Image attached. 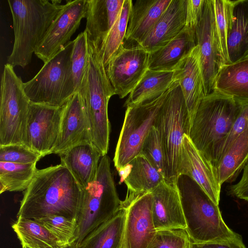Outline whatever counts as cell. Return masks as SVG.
Masks as SVG:
<instances>
[{"mask_svg": "<svg viewBox=\"0 0 248 248\" xmlns=\"http://www.w3.org/2000/svg\"><path fill=\"white\" fill-rule=\"evenodd\" d=\"M82 189L61 163L37 169L24 191L17 219L59 215L77 219Z\"/></svg>", "mask_w": 248, "mask_h": 248, "instance_id": "1", "label": "cell"}, {"mask_svg": "<svg viewBox=\"0 0 248 248\" xmlns=\"http://www.w3.org/2000/svg\"><path fill=\"white\" fill-rule=\"evenodd\" d=\"M77 92L90 124L92 143L102 156L105 155L108 150L110 133L108 104L110 98L115 94L107 74L100 48L88 43L86 64Z\"/></svg>", "mask_w": 248, "mask_h": 248, "instance_id": "2", "label": "cell"}, {"mask_svg": "<svg viewBox=\"0 0 248 248\" xmlns=\"http://www.w3.org/2000/svg\"><path fill=\"white\" fill-rule=\"evenodd\" d=\"M61 1L8 0L13 18L14 43L7 63L26 67L32 54L62 9Z\"/></svg>", "mask_w": 248, "mask_h": 248, "instance_id": "3", "label": "cell"}, {"mask_svg": "<svg viewBox=\"0 0 248 248\" xmlns=\"http://www.w3.org/2000/svg\"><path fill=\"white\" fill-rule=\"evenodd\" d=\"M239 110L237 101L214 91L202 99L191 121L189 138L214 167Z\"/></svg>", "mask_w": 248, "mask_h": 248, "instance_id": "4", "label": "cell"}, {"mask_svg": "<svg viewBox=\"0 0 248 248\" xmlns=\"http://www.w3.org/2000/svg\"><path fill=\"white\" fill-rule=\"evenodd\" d=\"M177 185L186 224V230L191 242L224 241L240 235L227 226L218 205L193 180L181 175Z\"/></svg>", "mask_w": 248, "mask_h": 248, "instance_id": "5", "label": "cell"}, {"mask_svg": "<svg viewBox=\"0 0 248 248\" xmlns=\"http://www.w3.org/2000/svg\"><path fill=\"white\" fill-rule=\"evenodd\" d=\"M119 198L107 155L102 156L94 181L82 189L77 218L76 243L80 245L91 232L113 217L120 208Z\"/></svg>", "mask_w": 248, "mask_h": 248, "instance_id": "6", "label": "cell"}, {"mask_svg": "<svg viewBox=\"0 0 248 248\" xmlns=\"http://www.w3.org/2000/svg\"><path fill=\"white\" fill-rule=\"evenodd\" d=\"M165 159V180L177 183L184 136H189L191 119L179 82L174 80L155 120Z\"/></svg>", "mask_w": 248, "mask_h": 248, "instance_id": "7", "label": "cell"}, {"mask_svg": "<svg viewBox=\"0 0 248 248\" xmlns=\"http://www.w3.org/2000/svg\"><path fill=\"white\" fill-rule=\"evenodd\" d=\"M74 43L70 41L44 63L32 79L23 83L31 103L61 107L76 92L71 62Z\"/></svg>", "mask_w": 248, "mask_h": 248, "instance_id": "8", "label": "cell"}, {"mask_svg": "<svg viewBox=\"0 0 248 248\" xmlns=\"http://www.w3.org/2000/svg\"><path fill=\"white\" fill-rule=\"evenodd\" d=\"M23 83L14 67L6 63L0 83V145H25L31 101Z\"/></svg>", "mask_w": 248, "mask_h": 248, "instance_id": "9", "label": "cell"}, {"mask_svg": "<svg viewBox=\"0 0 248 248\" xmlns=\"http://www.w3.org/2000/svg\"><path fill=\"white\" fill-rule=\"evenodd\" d=\"M168 92L169 89L155 99L126 107L113 158L118 171L141 152L144 141L154 125Z\"/></svg>", "mask_w": 248, "mask_h": 248, "instance_id": "10", "label": "cell"}, {"mask_svg": "<svg viewBox=\"0 0 248 248\" xmlns=\"http://www.w3.org/2000/svg\"><path fill=\"white\" fill-rule=\"evenodd\" d=\"M195 32L204 91L207 95L214 91L216 77L225 64L216 28L212 0H205L202 16Z\"/></svg>", "mask_w": 248, "mask_h": 248, "instance_id": "11", "label": "cell"}, {"mask_svg": "<svg viewBox=\"0 0 248 248\" xmlns=\"http://www.w3.org/2000/svg\"><path fill=\"white\" fill-rule=\"evenodd\" d=\"M152 192L136 193L127 190L123 248H147L156 230L152 216Z\"/></svg>", "mask_w": 248, "mask_h": 248, "instance_id": "12", "label": "cell"}, {"mask_svg": "<svg viewBox=\"0 0 248 248\" xmlns=\"http://www.w3.org/2000/svg\"><path fill=\"white\" fill-rule=\"evenodd\" d=\"M149 53L139 45H122L106 67L115 95L123 99L131 92L148 69Z\"/></svg>", "mask_w": 248, "mask_h": 248, "instance_id": "13", "label": "cell"}, {"mask_svg": "<svg viewBox=\"0 0 248 248\" xmlns=\"http://www.w3.org/2000/svg\"><path fill=\"white\" fill-rule=\"evenodd\" d=\"M62 106L56 107L31 102L25 145L43 157L52 154L56 145Z\"/></svg>", "mask_w": 248, "mask_h": 248, "instance_id": "14", "label": "cell"}, {"mask_svg": "<svg viewBox=\"0 0 248 248\" xmlns=\"http://www.w3.org/2000/svg\"><path fill=\"white\" fill-rule=\"evenodd\" d=\"M87 0H69L53 21L34 54L44 63L62 49L85 18Z\"/></svg>", "mask_w": 248, "mask_h": 248, "instance_id": "15", "label": "cell"}, {"mask_svg": "<svg viewBox=\"0 0 248 248\" xmlns=\"http://www.w3.org/2000/svg\"><path fill=\"white\" fill-rule=\"evenodd\" d=\"M179 177L186 175L218 205L221 185L215 168L199 152L188 135L184 136L179 163Z\"/></svg>", "mask_w": 248, "mask_h": 248, "instance_id": "16", "label": "cell"}, {"mask_svg": "<svg viewBox=\"0 0 248 248\" xmlns=\"http://www.w3.org/2000/svg\"><path fill=\"white\" fill-rule=\"evenodd\" d=\"M86 143H92L91 130L80 95L77 92L62 106L60 132L52 153L59 155L73 147Z\"/></svg>", "mask_w": 248, "mask_h": 248, "instance_id": "17", "label": "cell"}, {"mask_svg": "<svg viewBox=\"0 0 248 248\" xmlns=\"http://www.w3.org/2000/svg\"><path fill=\"white\" fill-rule=\"evenodd\" d=\"M151 192L152 216L156 230L186 229L177 183L164 180Z\"/></svg>", "mask_w": 248, "mask_h": 248, "instance_id": "18", "label": "cell"}, {"mask_svg": "<svg viewBox=\"0 0 248 248\" xmlns=\"http://www.w3.org/2000/svg\"><path fill=\"white\" fill-rule=\"evenodd\" d=\"M186 0H172L146 37L138 45L149 53L165 46L185 28Z\"/></svg>", "mask_w": 248, "mask_h": 248, "instance_id": "19", "label": "cell"}, {"mask_svg": "<svg viewBox=\"0 0 248 248\" xmlns=\"http://www.w3.org/2000/svg\"><path fill=\"white\" fill-rule=\"evenodd\" d=\"M173 80L179 83L191 124L200 102L206 96L197 45L175 68Z\"/></svg>", "mask_w": 248, "mask_h": 248, "instance_id": "20", "label": "cell"}, {"mask_svg": "<svg viewBox=\"0 0 248 248\" xmlns=\"http://www.w3.org/2000/svg\"><path fill=\"white\" fill-rule=\"evenodd\" d=\"M124 0H87L84 30L88 43L100 46L118 18Z\"/></svg>", "mask_w": 248, "mask_h": 248, "instance_id": "21", "label": "cell"}, {"mask_svg": "<svg viewBox=\"0 0 248 248\" xmlns=\"http://www.w3.org/2000/svg\"><path fill=\"white\" fill-rule=\"evenodd\" d=\"M59 155L81 189L94 181L102 156L92 143L75 146Z\"/></svg>", "mask_w": 248, "mask_h": 248, "instance_id": "22", "label": "cell"}, {"mask_svg": "<svg viewBox=\"0 0 248 248\" xmlns=\"http://www.w3.org/2000/svg\"><path fill=\"white\" fill-rule=\"evenodd\" d=\"M172 0H138L133 4L125 41L139 45L148 35Z\"/></svg>", "mask_w": 248, "mask_h": 248, "instance_id": "23", "label": "cell"}, {"mask_svg": "<svg viewBox=\"0 0 248 248\" xmlns=\"http://www.w3.org/2000/svg\"><path fill=\"white\" fill-rule=\"evenodd\" d=\"M197 46L195 31L185 28L165 46L149 53L148 69L174 71Z\"/></svg>", "mask_w": 248, "mask_h": 248, "instance_id": "24", "label": "cell"}, {"mask_svg": "<svg viewBox=\"0 0 248 248\" xmlns=\"http://www.w3.org/2000/svg\"><path fill=\"white\" fill-rule=\"evenodd\" d=\"M118 172L127 190L136 193L151 192L165 180L164 175L141 153Z\"/></svg>", "mask_w": 248, "mask_h": 248, "instance_id": "25", "label": "cell"}, {"mask_svg": "<svg viewBox=\"0 0 248 248\" xmlns=\"http://www.w3.org/2000/svg\"><path fill=\"white\" fill-rule=\"evenodd\" d=\"M227 50L228 64L248 56V0L232 1Z\"/></svg>", "mask_w": 248, "mask_h": 248, "instance_id": "26", "label": "cell"}, {"mask_svg": "<svg viewBox=\"0 0 248 248\" xmlns=\"http://www.w3.org/2000/svg\"><path fill=\"white\" fill-rule=\"evenodd\" d=\"M214 91L235 100L248 101V56L221 67L216 77Z\"/></svg>", "mask_w": 248, "mask_h": 248, "instance_id": "27", "label": "cell"}, {"mask_svg": "<svg viewBox=\"0 0 248 248\" xmlns=\"http://www.w3.org/2000/svg\"><path fill=\"white\" fill-rule=\"evenodd\" d=\"M126 208L122 201L120 208L83 240L81 248H123Z\"/></svg>", "mask_w": 248, "mask_h": 248, "instance_id": "28", "label": "cell"}, {"mask_svg": "<svg viewBox=\"0 0 248 248\" xmlns=\"http://www.w3.org/2000/svg\"><path fill=\"white\" fill-rule=\"evenodd\" d=\"M248 162V129L227 149L215 170L220 185L235 181Z\"/></svg>", "mask_w": 248, "mask_h": 248, "instance_id": "29", "label": "cell"}, {"mask_svg": "<svg viewBox=\"0 0 248 248\" xmlns=\"http://www.w3.org/2000/svg\"><path fill=\"white\" fill-rule=\"evenodd\" d=\"M173 71L148 69L129 93L124 107L138 105L161 95L168 90L174 81Z\"/></svg>", "mask_w": 248, "mask_h": 248, "instance_id": "30", "label": "cell"}, {"mask_svg": "<svg viewBox=\"0 0 248 248\" xmlns=\"http://www.w3.org/2000/svg\"><path fill=\"white\" fill-rule=\"evenodd\" d=\"M12 227L22 247L67 248L51 232L34 219L19 218Z\"/></svg>", "mask_w": 248, "mask_h": 248, "instance_id": "31", "label": "cell"}, {"mask_svg": "<svg viewBox=\"0 0 248 248\" xmlns=\"http://www.w3.org/2000/svg\"><path fill=\"white\" fill-rule=\"evenodd\" d=\"M36 163L17 164L0 161V193L25 191L37 170Z\"/></svg>", "mask_w": 248, "mask_h": 248, "instance_id": "32", "label": "cell"}, {"mask_svg": "<svg viewBox=\"0 0 248 248\" xmlns=\"http://www.w3.org/2000/svg\"><path fill=\"white\" fill-rule=\"evenodd\" d=\"M133 4L132 0H124L118 18L102 43L100 52L105 67L120 47L124 45Z\"/></svg>", "mask_w": 248, "mask_h": 248, "instance_id": "33", "label": "cell"}, {"mask_svg": "<svg viewBox=\"0 0 248 248\" xmlns=\"http://www.w3.org/2000/svg\"><path fill=\"white\" fill-rule=\"evenodd\" d=\"M34 220L47 229L65 247L76 243L78 229L76 219L50 215Z\"/></svg>", "mask_w": 248, "mask_h": 248, "instance_id": "34", "label": "cell"}, {"mask_svg": "<svg viewBox=\"0 0 248 248\" xmlns=\"http://www.w3.org/2000/svg\"><path fill=\"white\" fill-rule=\"evenodd\" d=\"M216 28L225 64H228L227 38L231 28L232 4L230 0H212Z\"/></svg>", "mask_w": 248, "mask_h": 248, "instance_id": "35", "label": "cell"}, {"mask_svg": "<svg viewBox=\"0 0 248 248\" xmlns=\"http://www.w3.org/2000/svg\"><path fill=\"white\" fill-rule=\"evenodd\" d=\"M191 242L186 229L160 230L147 248H189Z\"/></svg>", "mask_w": 248, "mask_h": 248, "instance_id": "36", "label": "cell"}, {"mask_svg": "<svg viewBox=\"0 0 248 248\" xmlns=\"http://www.w3.org/2000/svg\"><path fill=\"white\" fill-rule=\"evenodd\" d=\"M43 156L23 144L0 145V161L17 164H33Z\"/></svg>", "mask_w": 248, "mask_h": 248, "instance_id": "37", "label": "cell"}, {"mask_svg": "<svg viewBox=\"0 0 248 248\" xmlns=\"http://www.w3.org/2000/svg\"><path fill=\"white\" fill-rule=\"evenodd\" d=\"M72 53V71L76 92L82 79L86 66L88 52L87 38L85 32L79 33L74 40Z\"/></svg>", "mask_w": 248, "mask_h": 248, "instance_id": "38", "label": "cell"}, {"mask_svg": "<svg viewBox=\"0 0 248 248\" xmlns=\"http://www.w3.org/2000/svg\"><path fill=\"white\" fill-rule=\"evenodd\" d=\"M164 176L165 159L157 128L154 125L146 138L141 152Z\"/></svg>", "mask_w": 248, "mask_h": 248, "instance_id": "39", "label": "cell"}, {"mask_svg": "<svg viewBox=\"0 0 248 248\" xmlns=\"http://www.w3.org/2000/svg\"><path fill=\"white\" fill-rule=\"evenodd\" d=\"M239 110L232 127L224 141L216 159V167L225 152L233 141L245 130L248 129V101H238Z\"/></svg>", "mask_w": 248, "mask_h": 248, "instance_id": "40", "label": "cell"}, {"mask_svg": "<svg viewBox=\"0 0 248 248\" xmlns=\"http://www.w3.org/2000/svg\"><path fill=\"white\" fill-rule=\"evenodd\" d=\"M205 0H186L185 27L194 31L202 16Z\"/></svg>", "mask_w": 248, "mask_h": 248, "instance_id": "41", "label": "cell"}, {"mask_svg": "<svg viewBox=\"0 0 248 248\" xmlns=\"http://www.w3.org/2000/svg\"><path fill=\"white\" fill-rule=\"evenodd\" d=\"M189 248H247L241 235L227 240L203 243L191 242Z\"/></svg>", "mask_w": 248, "mask_h": 248, "instance_id": "42", "label": "cell"}, {"mask_svg": "<svg viewBox=\"0 0 248 248\" xmlns=\"http://www.w3.org/2000/svg\"><path fill=\"white\" fill-rule=\"evenodd\" d=\"M243 170L240 180L230 186L228 192L230 195L248 201V162Z\"/></svg>", "mask_w": 248, "mask_h": 248, "instance_id": "43", "label": "cell"}, {"mask_svg": "<svg viewBox=\"0 0 248 248\" xmlns=\"http://www.w3.org/2000/svg\"><path fill=\"white\" fill-rule=\"evenodd\" d=\"M67 248H81L79 245H78L76 243H75L71 246H70Z\"/></svg>", "mask_w": 248, "mask_h": 248, "instance_id": "44", "label": "cell"}, {"mask_svg": "<svg viewBox=\"0 0 248 248\" xmlns=\"http://www.w3.org/2000/svg\"><path fill=\"white\" fill-rule=\"evenodd\" d=\"M22 248H26V247H22Z\"/></svg>", "mask_w": 248, "mask_h": 248, "instance_id": "45", "label": "cell"}]
</instances>
